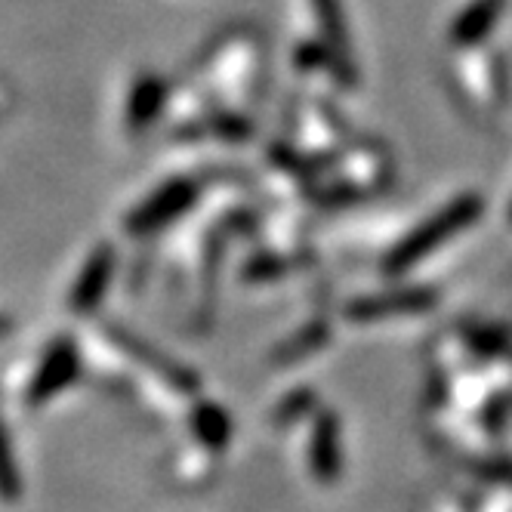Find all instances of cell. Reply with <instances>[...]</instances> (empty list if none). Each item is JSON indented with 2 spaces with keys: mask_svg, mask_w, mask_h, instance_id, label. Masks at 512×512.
Listing matches in <instances>:
<instances>
[{
  "mask_svg": "<svg viewBox=\"0 0 512 512\" xmlns=\"http://www.w3.org/2000/svg\"><path fill=\"white\" fill-rule=\"evenodd\" d=\"M479 213H482V198L463 195V198L451 201L442 213L429 216L414 235H408L405 241L395 247V253L389 256V263H386L389 272H405V269H411L417 260L429 256L435 247H442L451 235H457L466 226H472L475 219H479Z\"/></svg>",
  "mask_w": 512,
  "mask_h": 512,
  "instance_id": "6da1fadb",
  "label": "cell"
},
{
  "mask_svg": "<svg viewBox=\"0 0 512 512\" xmlns=\"http://www.w3.org/2000/svg\"><path fill=\"white\" fill-rule=\"evenodd\" d=\"M195 201V182L189 179H173L167 186H161L149 201H142L133 213H130V232H155L170 219H176L182 210Z\"/></svg>",
  "mask_w": 512,
  "mask_h": 512,
  "instance_id": "7a4b0ae2",
  "label": "cell"
},
{
  "mask_svg": "<svg viewBox=\"0 0 512 512\" xmlns=\"http://www.w3.org/2000/svg\"><path fill=\"white\" fill-rule=\"evenodd\" d=\"M503 7H506V0H472L451 28V44L454 47H479V41L488 38L491 28L497 25Z\"/></svg>",
  "mask_w": 512,
  "mask_h": 512,
  "instance_id": "3957f363",
  "label": "cell"
},
{
  "mask_svg": "<svg viewBox=\"0 0 512 512\" xmlns=\"http://www.w3.org/2000/svg\"><path fill=\"white\" fill-rule=\"evenodd\" d=\"M309 469L318 475L321 482H334L340 475V423L331 414H321L312 445H309Z\"/></svg>",
  "mask_w": 512,
  "mask_h": 512,
  "instance_id": "277c9868",
  "label": "cell"
},
{
  "mask_svg": "<svg viewBox=\"0 0 512 512\" xmlns=\"http://www.w3.org/2000/svg\"><path fill=\"white\" fill-rule=\"evenodd\" d=\"M463 68L475 71V78L472 75H463V84L472 93V99H479L485 105H497L503 99L500 96V90H503L500 87V65H497L494 56H488V53H472V56H466Z\"/></svg>",
  "mask_w": 512,
  "mask_h": 512,
  "instance_id": "5b68a950",
  "label": "cell"
},
{
  "mask_svg": "<svg viewBox=\"0 0 512 512\" xmlns=\"http://www.w3.org/2000/svg\"><path fill=\"white\" fill-rule=\"evenodd\" d=\"M432 306V294L426 290H405L398 297H380V300H358L355 306H349V318L352 321H377L389 312H417Z\"/></svg>",
  "mask_w": 512,
  "mask_h": 512,
  "instance_id": "8992f818",
  "label": "cell"
},
{
  "mask_svg": "<svg viewBox=\"0 0 512 512\" xmlns=\"http://www.w3.org/2000/svg\"><path fill=\"white\" fill-rule=\"evenodd\" d=\"M112 250L108 247H99L93 253V260L87 263V272L81 275L78 287H75V309H90L99 303L102 297V290L108 287V278H112Z\"/></svg>",
  "mask_w": 512,
  "mask_h": 512,
  "instance_id": "52a82bcc",
  "label": "cell"
},
{
  "mask_svg": "<svg viewBox=\"0 0 512 512\" xmlns=\"http://www.w3.org/2000/svg\"><path fill=\"white\" fill-rule=\"evenodd\" d=\"M164 99H167V90H164V84H161L158 78H152V75L139 78V84H136V90H133V99H130V112H127L130 127H133V130H136V127L142 130L145 124H152L155 115L161 112Z\"/></svg>",
  "mask_w": 512,
  "mask_h": 512,
  "instance_id": "ba28073f",
  "label": "cell"
},
{
  "mask_svg": "<svg viewBox=\"0 0 512 512\" xmlns=\"http://www.w3.org/2000/svg\"><path fill=\"white\" fill-rule=\"evenodd\" d=\"M195 435L201 438L207 448H213V451L226 448L229 435H232V423H229L226 411L216 408V405L198 408V414H195Z\"/></svg>",
  "mask_w": 512,
  "mask_h": 512,
  "instance_id": "9c48e42d",
  "label": "cell"
},
{
  "mask_svg": "<svg viewBox=\"0 0 512 512\" xmlns=\"http://www.w3.org/2000/svg\"><path fill=\"white\" fill-rule=\"evenodd\" d=\"M47 368H50V371L44 374V380H38V395H50L56 386H62V383H68L71 377H75V371H78V358H75V352H71L68 346H62V349L53 352V358H50Z\"/></svg>",
  "mask_w": 512,
  "mask_h": 512,
  "instance_id": "30bf717a",
  "label": "cell"
},
{
  "mask_svg": "<svg viewBox=\"0 0 512 512\" xmlns=\"http://www.w3.org/2000/svg\"><path fill=\"white\" fill-rule=\"evenodd\" d=\"M509 219H512V207H509Z\"/></svg>",
  "mask_w": 512,
  "mask_h": 512,
  "instance_id": "8fae6325",
  "label": "cell"
}]
</instances>
